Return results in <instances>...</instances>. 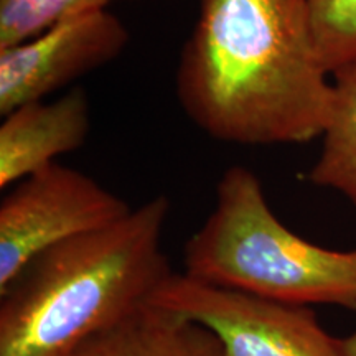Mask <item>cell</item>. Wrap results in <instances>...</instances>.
Masks as SVG:
<instances>
[{
	"label": "cell",
	"instance_id": "9c48e42d",
	"mask_svg": "<svg viewBox=\"0 0 356 356\" xmlns=\"http://www.w3.org/2000/svg\"><path fill=\"white\" fill-rule=\"evenodd\" d=\"M307 180L338 191L356 208V56L332 71L330 118Z\"/></svg>",
	"mask_w": 356,
	"mask_h": 356
},
{
	"label": "cell",
	"instance_id": "8fae6325",
	"mask_svg": "<svg viewBox=\"0 0 356 356\" xmlns=\"http://www.w3.org/2000/svg\"><path fill=\"white\" fill-rule=\"evenodd\" d=\"M320 55L332 71L356 56V0H305Z\"/></svg>",
	"mask_w": 356,
	"mask_h": 356
},
{
	"label": "cell",
	"instance_id": "277c9868",
	"mask_svg": "<svg viewBox=\"0 0 356 356\" xmlns=\"http://www.w3.org/2000/svg\"><path fill=\"white\" fill-rule=\"evenodd\" d=\"M131 210L95 178L58 162L17 181L0 203V293L44 251Z\"/></svg>",
	"mask_w": 356,
	"mask_h": 356
},
{
	"label": "cell",
	"instance_id": "8992f818",
	"mask_svg": "<svg viewBox=\"0 0 356 356\" xmlns=\"http://www.w3.org/2000/svg\"><path fill=\"white\" fill-rule=\"evenodd\" d=\"M131 35L108 8L56 22L25 42L0 48V114L43 101L74 79L108 65L126 50Z\"/></svg>",
	"mask_w": 356,
	"mask_h": 356
},
{
	"label": "cell",
	"instance_id": "ba28073f",
	"mask_svg": "<svg viewBox=\"0 0 356 356\" xmlns=\"http://www.w3.org/2000/svg\"><path fill=\"white\" fill-rule=\"evenodd\" d=\"M71 356H228L215 333L185 315L147 304Z\"/></svg>",
	"mask_w": 356,
	"mask_h": 356
},
{
	"label": "cell",
	"instance_id": "3957f363",
	"mask_svg": "<svg viewBox=\"0 0 356 356\" xmlns=\"http://www.w3.org/2000/svg\"><path fill=\"white\" fill-rule=\"evenodd\" d=\"M184 259V274L210 286L282 304L356 310V249L322 248L289 229L248 167L222 173L215 207L186 241Z\"/></svg>",
	"mask_w": 356,
	"mask_h": 356
},
{
	"label": "cell",
	"instance_id": "6da1fadb",
	"mask_svg": "<svg viewBox=\"0 0 356 356\" xmlns=\"http://www.w3.org/2000/svg\"><path fill=\"white\" fill-rule=\"evenodd\" d=\"M177 96L204 134L228 144L322 137L332 74L305 0H200L178 58Z\"/></svg>",
	"mask_w": 356,
	"mask_h": 356
},
{
	"label": "cell",
	"instance_id": "52a82bcc",
	"mask_svg": "<svg viewBox=\"0 0 356 356\" xmlns=\"http://www.w3.org/2000/svg\"><path fill=\"white\" fill-rule=\"evenodd\" d=\"M89 131L91 108L79 88L53 102L33 101L10 111L0 126V188L79 149Z\"/></svg>",
	"mask_w": 356,
	"mask_h": 356
},
{
	"label": "cell",
	"instance_id": "7a4b0ae2",
	"mask_svg": "<svg viewBox=\"0 0 356 356\" xmlns=\"http://www.w3.org/2000/svg\"><path fill=\"white\" fill-rule=\"evenodd\" d=\"M159 195L30 262L0 293V356H71L150 304L170 277Z\"/></svg>",
	"mask_w": 356,
	"mask_h": 356
},
{
	"label": "cell",
	"instance_id": "5b68a950",
	"mask_svg": "<svg viewBox=\"0 0 356 356\" xmlns=\"http://www.w3.org/2000/svg\"><path fill=\"white\" fill-rule=\"evenodd\" d=\"M150 304L204 325L228 356H346L310 307L282 304L172 273Z\"/></svg>",
	"mask_w": 356,
	"mask_h": 356
},
{
	"label": "cell",
	"instance_id": "7c38bea8",
	"mask_svg": "<svg viewBox=\"0 0 356 356\" xmlns=\"http://www.w3.org/2000/svg\"><path fill=\"white\" fill-rule=\"evenodd\" d=\"M341 345L346 356H356V328L355 332L346 338H341Z\"/></svg>",
	"mask_w": 356,
	"mask_h": 356
},
{
	"label": "cell",
	"instance_id": "30bf717a",
	"mask_svg": "<svg viewBox=\"0 0 356 356\" xmlns=\"http://www.w3.org/2000/svg\"><path fill=\"white\" fill-rule=\"evenodd\" d=\"M113 0H0V48L25 42L56 22L106 8Z\"/></svg>",
	"mask_w": 356,
	"mask_h": 356
}]
</instances>
